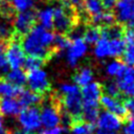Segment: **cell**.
I'll list each match as a JSON object with an SVG mask.
<instances>
[{
	"label": "cell",
	"instance_id": "obj_37",
	"mask_svg": "<svg viewBox=\"0 0 134 134\" xmlns=\"http://www.w3.org/2000/svg\"><path fill=\"white\" fill-rule=\"evenodd\" d=\"M102 1V5H103V8L107 9V10H110L112 8H114L117 0H100Z\"/></svg>",
	"mask_w": 134,
	"mask_h": 134
},
{
	"label": "cell",
	"instance_id": "obj_26",
	"mask_svg": "<svg viewBox=\"0 0 134 134\" xmlns=\"http://www.w3.org/2000/svg\"><path fill=\"white\" fill-rule=\"evenodd\" d=\"M82 38L87 45H94L100 38V28L97 26H90L83 32Z\"/></svg>",
	"mask_w": 134,
	"mask_h": 134
},
{
	"label": "cell",
	"instance_id": "obj_32",
	"mask_svg": "<svg viewBox=\"0 0 134 134\" xmlns=\"http://www.w3.org/2000/svg\"><path fill=\"white\" fill-rule=\"evenodd\" d=\"M43 64H44L43 60H41L39 58H36V57H30L29 55L28 58H25L23 67L25 68V70L31 71V70H36V69L41 68Z\"/></svg>",
	"mask_w": 134,
	"mask_h": 134
},
{
	"label": "cell",
	"instance_id": "obj_31",
	"mask_svg": "<svg viewBox=\"0 0 134 134\" xmlns=\"http://www.w3.org/2000/svg\"><path fill=\"white\" fill-rule=\"evenodd\" d=\"M121 57H122V63L125 65L134 67V43L126 44V48Z\"/></svg>",
	"mask_w": 134,
	"mask_h": 134
},
{
	"label": "cell",
	"instance_id": "obj_25",
	"mask_svg": "<svg viewBox=\"0 0 134 134\" xmlns=\"http://www.w3.org/2000/svg\"><path fill=\"white\" fill-rule=\"evenodd\" d=\"M94 125L87 121H75L71 126V134H93Z\"/></svg>",
	"mask_w": 134,
	"mask_h": 134
},
{
	"label": "cell",
	"instance_id": "obj_12",
	"mask_svg": "<svg viewBox=\"0 0 134 134\" xmlns=\"http://www.w3.org/2000/svg\"><path fill=\"white\" fill-rule=\"evenodd\" d=\"M116 84L121 94L134 97V67L127 66L116 77Z\"/></svg>",
	"mask_w": 134,
	"mask_h": 134
},
{
	"label": "cell",
	"instance_id": "obj_20",
	"mask_svg": "<svg viewBox=\"0 0 134 134\" xmlns=\"http://www.w3.org/2000/svg\"><path fill=\"white\" fill-rule=\"evenodd\" d=\"M93 77H94V74H93V71L88 68V67H84V68H81L73 76V82L76 86L79 87H84L86 85H88L89 83L93 82Z\"/></svg>",
	"mask_w": 134,
	"mask_h": 134
},
{
	"label": "cell",
	"instance_id": "obj_30",
	"mask_svg": "<svg viewBox=\"0 0 134 134\" xmlns=\"http://www.w3.org/2000/svg\"><path fill=\"white\" fill-rule=\"evenodd\" d=\"M10 5L18 13L25 12L32 9V7L35 6V0H12Z\"/></svg>",
	"mask_w": 134,
	"mask_h": 134
},
{
	"label": "cell",
	"instance_id": "obj_11",
	"mask_svg": "<svg viewBox=\"0 0 134 134\" xmlns=\"http://www.w3.org/2000/svg\"><path fill=\"white\" fill-rule=\"evenodd\" d=\"M87 51H88V45L86 44V42L83 40L82 37L71 39V43L67 48V53H66L67 64L71 67H75L79 61L87 53Z\"/></svg>",
	"mask_w": 134,
	"mask_h": 134
},
{
	"label": "cell",
	"instance_id": "obj_36",
	"mask_svg": "<svg viewBox=\"0 0 134 134\" xmlns=\"http://www.w3.org/2000/svg\"><path fill=\"white\" fill-rule=\"evenodd\" d=\"M124 106L127 109L128 114L134 116V97H129L124 102Z\"/></svg>",
	"mask_w": 134,
	"mask_h": 134
},
{
	"label": "cell",
	"instance_id": "obj_29",
	"mask_svg": "<svg viewBox=\"0 0 134 134\" xmlns=\"http://www.w3.org/2000/svg\"><path fill=\"white\" fill-rule=\"evenodd\" d=\"M84 7H85L86 12L88 14H90L91 16L103 12V5H102L100 0H85Z\"/></svg>",
	"mask_w": 134,
	"mask_h": 134
},
{
	"label": "cell",
	"instance_id": "obj_15",
	"mask_svg": "<svg viewBox=\"0 0 134 134\" xmlns=\"http://www.w3.org/2000/svg\"><path fill=\"white\" fill-rule=\"evenodd\" d=\"M22 107L16 97L0 98V114L6 116H16L20 113Z\"/></svg>",
	"mask_w": 134,
	"mask_h": 134
},
{
	"label": "cell",
	"instance_id": "obj_19",
	"mask_svg": "<svg viewBox=\"0 0 134 134\" xmlns=\"http://www.w3.org/2000/svg\"><path fill=\"white\" fill-rule=\"evenodd\" d=\"M23 87L16 86L5 79H0V96L2 97H17L22 92Z\"/></svg>",
	"mask_w": 134,
	"mask_h": 134
},
{
	"label": "cell",
	"instance_id": "obj_27",
	"mask_svg": "<svg viewBox=\"0 0 134 134\" xmlns=\"http://www.w3.org/2000/svg\"><path fill=\"white\" fill-rule=\"evenodd\" d=\"M70 43H71V40L68 37H66L64 34L54 35V40H53V44H52L53 52L54 51L62 52L64 50H67Z\"/></svg>",
	"mask_w": 134,
	"mask_h": 134
},
{
	"label": "cell",
	"instance_id": "obj_8",
	"mask_svg": "<svg viewBox=\"0 0 134 134\" xmlns=\"http://www.w3.org/2000/svg\"><path fill=\"white\" fill-rule=\"evenodd\" d=\"M62 105L65 113H67L73 120L79 121L82 118V96L81 90L76 92L62 94Z\"/></svg>",
	"mask_w": 134,
	"mask_h": 134
},
{
	"label": "cell",
	"instance_id": "obj_4",
	"mask_svg": "<svg viewBox=\"0 0 134 134\" xmlns=\"http://www.w3.org/2000/svg\"><path fill=\"white\" fill-rule=\"evenodd\" d=\"M20 40H21V37L14 34L5 47V57H6L8 66L12 69H18L23 67V64L25 61V52L21 46Z\"/></svg>",
	"mask_w": 134,
	"mask_h": 134
},
{
	"label": "cell",
	"instance_id": "obj_5",
	"mask_svg": "<svg viewBox=\"0 0 134 134\" xmlns=\"http://www.w3.org/2000/svg\"><path fill=\"white\" fill-rule=\"evenodd\" d=\"M18 121L21 129L27 134H32L41 128L40 109L36 106L24 108L18 114Z\"/></svg>",
	"mask_w": 134,
	"mask_h": 134
},
{
	"label": "cell",
	"instance_id": "obj_41",
	"mask_svg": "<svg viewBox=\"0 0 134 134\" xmlns=\"http://www.w3.org/2000/svg\"><path fill=\"white\" fill-rule=\"evenodd\" d=\"M95 134H117L116 132H106V131H100V130H97Z\"/></svg>",
	"mask_w": 134,
	"mask_h": 134
},
{
	"label": "cell",
	"instance_id": "obj_34",
	"mask_svg": "<svg viewBox=\"0 0 134 134\" xmlns=\"http://www.w3.org/2000/svg\"><path fill=\"white\" fill-rule=\"evenodd\" d=\"M64 133H65V127H61V126L44 129L40 132V134H64Z\"/></svg>",
	"mask_w": 134,
	"mask_h": 134
},
{
	"label": "cell",
	"instance_id": "obj_28",
	"mask_svg": "<svg viewBox=\"0 0 134 134\" xmlns=\"http://www.w3.org/2000/svg\"><path fill=\"white\" fill-rule=\"evenodd\" d=\"M125 67H126V65L122 62H120L118 60H113V61H111L110 63H108L106 65V72L110 76L117 77L122 72Z\"/></svg>",
	"mask_w": 134,
	"mask_h": 134
},
{
	"label": "cell",
	"instance_id": "obj_14",
	"mask_svg": "<svg viewBox=\"0 0 134 134\" xmlns=\"http://www.w3.org/2000/svg\"><path fill=\"white\" fill-rule=\"evenodd\" d=\"M99 104L106 111L111 112L120 118L126 117L128 115V112L126 107L124 106V103L116 97H112L107 94H104L99 98Z\"/></svg>",
	"mask_w": 134,
	"mask_h": 134
},
{
	"label": "cell",
	"instance_id": "obj_38",
	"mask_svg": "<svg viewBox=\"0 0 134 134\" xmlns=\"http://www.w3.org/2000/svg\"><path fill=\"white\" fill-rule=\"evenodd\" d=\"M70 5L74 8H77V9H81L84 7V1L85 0H67Z\"/></svg>",
	"mask_w": 134,
	"mask_h": 134
},
{
	"label": "cell",
	"instance_id": "obj_13",
	"mask_svg": "<svg viewBox=\"0 0 134 134\" xmlns=\"http://www.w3.org/2000/svg\"><path fill=\"white\" fill-rule=\"evenodd\" d=\"M96 125L98 130L106 131V132H117L122 127L121 118L117 115L108 112L103 111L99 112L97 118H96Z\"/></svg>",
	"mask_w": 134,
	"mask_h": 134
},
{
	"label": "cell",
	"instance_id": "obj_7",
	"mask_svg": "<svg viewBox=\"0 0 134 134\" xmlns=\"http://www.w3.org/2000/svg\"><path fill=\"white\" fill-rule=\"evenodd\" d=\"M40 119L45 129L53 128L61 124V112L57 102L48 100L43 104L40 109Z\"/></svg>",
	"mask_w": 134,
	"mask_h": 134
},
{
	"label": "cell",
	"instance_id": "obj_43",
	"mask_svg": "<svg viewBox=\"0 0 134 134\" xmlns=\"http://www.w3.org/2000/svg\"><path fill=\"white\" fill-rule=\"evenodd\" d=\"M6 1H8V0H6Z\"/></svg>",
	"mask_w": 134,
	"mask_h": 134
},
{
	"label": "cell",
	"instance_id": "obj_40",
	"mask_svg": "<svg viewBox=\"0 0 134 134\" xmlns=\"http://www.w3.org/2000/svg\"><path fill=\"white\" fill-rule=\"evenodd\" d=\"M9 134H27V133L24 132L22 129H18V130H14V131H12Z\"/></svg>",
	"mask_w": 134,
	"mask_h": 134
},
{
	"label": "cell",
	"instance_id": "obj_33",
	"mask_svg": "<svg viewBox=\"0 0 134 134\" xmlns=\"http://www.w3.org/2000/svg\"><path fill=\"white\" fill-rule=\"evenodd\" d=\"M103 90H105V94L112 96V97H116L118 98L120 96V91L117 87L116 82H109L105 85V87H103Z\"/></svg>",
	"mask_w": 134,
	"mask_h": 134
},
{
	"label": "cell",
	"instance_id": "obj_1",
	"mask_svg": "<svg viewBox=\"0 0 134 134\" xmlns=\"http://www.w3.org/2000/svg\"><path fill=\"white\" fill-rule=\"evenodd\" d=\"M53 40L54 34L50 29H46L41 25H35L25 36L21 37L20 43L25 53L46 61L53 53Z\"/></svg>",
	"mask_w": 134,
	"mask_h": 134
},
{
	"label": "cell",
	"instance_id": "obj_6",
	"mask_svg": "<svg viewBox=\"0 0 134 134\" xmlns=\"http://www.w3.org/2000/svg\"><path fill=\"white\" fill-rule=\"evenodd\" d=\"M26 84L28 85L30 91L40 95L47 93L50 89L48 75L42 68L28 71V73L26 74Z\"/></svg>",
	"mask_w": 134,
	"mask_h": 134
},
{
	"label": "cell",
	"instance_id": "obj_39",
	"mask_svg": "<svg viewBox=\"0 0 134 134\" xmlns=\"http://www.w3.org/2000/svg\"><path fill=\"white\" fill-rule=\"evenodd\" d=\"M10 131L8 130V128L5 126L3 116L0 114V134H9Z\"/></svg>",
	"mask_w": 134,
	"mask_h": 134
},
{
	"label": "cell",
	"instance_id": "obj_21",
	"mask_svg": "<svg viewBox=\"0 0 134 134\" xmlns=\"http://www.w3.org/2000/svg\"><path fill=\"white\" fill-rule=\"evenodd\" d=\"M91 21L95 25H112L115 22V16L111 10H103L96 15L91 16Z\"/></svg>",
	"mask_w": 134,
	"mask_h": 134
},
{
	"label": "cell",
	"instance_id": "obj_23",
	"mask_svg": "<svg viewBox=\"0 0 134 134\" xmlns=\"http://www.w3.org/2000/svg\"><path fill=\"white\" fill-rule=\"evenodd\" d=\"M14 34L15 31L13 27V19L3 18L0 20V41L8 42Z\"/></svg>",
	"mask_w": 134,
	"mask_h": 134
},
{
	"label": "cell",
	"instance_id": "obj_18",
	"mask_svg": "<svg viewBox=\"0 0 134 134\" xmlns=\"http://www.w3.org/2000/svg\"><path fill=\"white\" fill-rule=\"evenodd\" d=\"M108 57L109 58H118L121 57L126 48V43L122 38L108 39Z\"/></svg>",
	"mask_w": 134,
	"mask_h": 134
},
{
	"label": "cell",
	"instance_id": "obj_2",
	"mask_svg": "<svg viewBox=\"0 0 134 134\" xmlns=\"http://www.w3.org/2000/svg\"><path fill=\"white\" fill-rule=\"evenodd\" d=\"M103 95V86L97 82H91L82 87V118L94 124L99 114V98Z\"/></svg>",
	"mask_w": 134,
	"mask_h": 134
},
{
	"label": "cell",
	"instance_id": "obj_22",
	"mask_svg": "<svg viewBox=\"0 0 134 134\" xmlns=\"http://www.w3.org/2000/svg\"><path fill=\"white\" fill-rule=\"evenodd\" d=\"M5 80L8 81L9 83L16 85V86L23 87L26 84V73L21 68L12 69L10 71H7L6 72Z\"/></svg>",
	"mask_w": 134,
	"mask_h": 134
},
{
	"label": "cell",
	"instance_id": "obj_24",
	"mask_svg": "<svg viewBox=\"0 0 134 134\" xmlns=\"http://www.w3.org/2000/svg\"><path fill=\"white\" fill-rule=\"evenodd\" d=\"M124 28L119 25H108L100 28V37L106 39H114V38H122Z\"/></svg>",
	"mask_w": 134,
	"mask_h": 134
},
{
	"label": "cell",
	"instance_id": "obj_16",
	"mask_svg": "<svg viewBox=\"0 0 134 134\" xmlns=\"http://www.w3.org/2000/svg\"><path fill=\"white\" fill-rule=\"evenodd\" d=\"M36 19L39 21V25L51 30L53 28V7L45 6L39 9L36 13Z\"/></svg>",
	"mask_w": 134,
	"mask_h": 134
},
{
	"label": "cell",
	"instance_id": "obj_10",
	"mask_svg": "<svg viewBox=\"0 0 134 134\" xmlns=\"http://www.w3.org/2000/svg\"><path fill=\"white\" fill-rule=\"evenodd\" d=\"M114 12L115 19L120 24H125L127 28L134 30V2L117 0Z\"/></svg>",
	"mask_w": 134,
	"mask_h": 134
},
{
	"label": "cell",
	"instance_id": "obj_35",
	"mask_svg": "<svg viewBox=\"0 0 134 134\" xmlns=\"http://www.w3.org/2000/svg\"><path fill=\"white\" fill-rule=\"evenodd\" d=\"M122 133L124 134H134V116H131L129 118V120L126 122Z\"/></svg>",
	"mask_w": 134,
	"mask_h": 134
},
{
	"label": "cell",
	"instance_id": "obj_3",
	"mask_svg": "<svg viewBox=\"0 0 134 134\" xmlns=\"http://www.w3.org/2000/svg\"><path fill=\"white\" fill-rule=\"evenodd\" d=\"M72 8L67 0H62L59 5L53 7V28L59 34H67L73 28L74 16Z\"/></svg>",
	"mask_w": 134,
	"mask_h": 134
},
{
	"label": "cell",
	"instance_id": "obj_17",
	"mask_svg": "<svg viewBox=\"0 0 134 134\" xmlns=\"http://www.w3.org/2000/svg\"><path fill=\"white\" fill-rule=\"evenodd\" d=\"M18 97H19L18 100H19L22 109L31 107V106H36L42 102V96L40 94L35 93L30 90H25V89L22 90V92L20 93V95Z\"/></svg>",
	"mask_w": 134,
	"mask_h": 134
},
{
	"label": "cell",
	"instance_id": "obj_9",
	"mask_svg": "<svg viewBox=\"0 0 134 134\" xmlns=\"http://www.w3.org/2000/svg\"><path fill=\"white\" fill-rule=\"evenodd\" d=\"M36 13L32 9L19 12L13 18V27L17 36H25L36 25Z\"/></svg>",
	"mask_w": 134,
	"mask_h": 134
},
{
	"label": "cell",
	"instance_id": "obj_42",
	"mask_svg": "<svg viewBox=\"0 0 134 134\" xmlns=\"http://www.w3.org/2000/svg\"><path fill=\"white\" fill-rule=\"evenodd\" d=\"M125 1H128V2H134V0H125Z\"/></svg>",
	"mask_w": 134,
	"mask_h": 134
}]
</instances>
